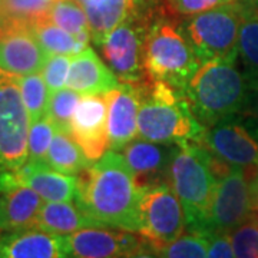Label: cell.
I'll return each mask as SVG.
<instances>
[{"label":"cell","instance_id":"obj_25","mask_svg":"<svg viewBox=\"0 0 258 258\" xmlns=\"http://www.w3.org/2000/svg\"><path fill=\"white\" fill-rule=\"evenodd\" d=\"M47 165L66 175H78L85 168L92 164L85 155L82 148L79 147L71 134L63 131H55V137L49 148L46 157Z\"/></svg>","mask_w":258,"mask_h":258},{"label":"cell","instance_id":"obj_8","mask_svg":"<svg viewBox=\"0 0 258 258\" xmlns=\"http://www.w3.org/2000/svg\"><path fill=\"white\" fill-rule=\"evenodd\" d=\"M29 128L19 76L0 68V175L16 172L28 162Z\"/></svg>","mask_w":258,"mask_h":258},{"label":"cell","instance_id":"obj_16","mask_svg":"<svg viewBox=\"0 0 258 258\" xmlns=\"http://www.w3.org/2000/svg\"><path fill=\"white\" fill-rule=\"evenodd\" d=\"M108 103L109 148L119 151L138 134L139 91L135 85L120 83L116 89L103 95Z\"/></svg>","mask_w":258,"mask_h":258},{"label":"cell","instance_id":"obj_39","mask_svg":"<svg viewBox=\"0 0 258 258\" xmlns=\"http://www.w3.org/2000/svg\"><path fill=\"white\" fill-rule=\"evenodd\" d=\"M5 18V6H3V0H0V20Z\"/></svg>","mask_w":258,"mask_h":258},{"label":"cell","instance_id":"obj_3","mask_svg":"<svg viewBox=\"0 0 258 258\" xmlns=\"http://www.w3.org/2000/svg\"><path fill=\"white\" fill-rule=\"evenodd\" d=\"M139 137L158 144L200 142L205 126L194 116L184 92L165 82L147 78L138 85Z\"/></svg>","mask_w":258,"mask_h":258},{"label":"cell","instance_id":"obj_24","mask_svg":"<svg viewBox=\"0 0 258 258\" xmlns=\"http://www.w3.org/2000/svg\"><path fill=\"white\" fill-rule=\"evenodd\" d=\"M49 13V12H47ZM42 15L37 18L32 19L29 22V26L32 29L33 35L40 43L45 53L49 55H69L74 56L83 49H86L88 45L76 39L74 35L66 32L64 29L59 28L56 23L52 22L49 15Z\"/></svg>","mask_w":258,"mask_h":258},{"label":"cell","instance_id":"obj_19","mask_svg":"<svg viewBox=\"0 0 258 258\" xmlns=\"http://www.w3.org/2000/svg\"><path fill=\"white\" fill-rule=\"evenodd\" d=\"M119 82L113 71L103 63L89 46L72 56L66 82L68 88L82 95H105L116 89Z\"/></svg>","mask_w":258,"mask_h":258},{"label":"cell","instance_id":"obj_30","mask_svg":"<svg viewBox=\"0 0 258 258\" xmlns=\"http://www.w3.org/2000/svg\"><path fill=\"white\" fill-rule=\"evenodd\" d=\"M235 258H258V214L252 212L245 221L230 232Z\"/></svg>","mask_w":258,"mask_h":258},{"label":"cell","instance_id":"obj_41","mask_svg":"<svg viewBox=\"0 0 258 258\" xmlns=\"http://www.w3.org/2000/svg\"><path fill=\"white\" fill-rule=\"evenodd\" d=\"M252 2H257V0H252Z\"/></svg>","mask_w":258,"mask_h":258},{"label":"cell","instance_id":"obj_28","mask_svg":"<svg viewBox=\"0 0 258 258\" xmlns=\"http://www.w3.org/2000/svg\"><path fill=\"white\" fill-rule=\"evenodd\" d=\"M154 249L159 258H207L208 235L197 231H188L178 240Z\"/></svg>","mask_w":258,"mask_h":258},{"label":"cell","instance_id":"obj_26","mask_svg":"<svg viewBox=\"0 0 258 258\" xmlns=\"http://www.w3.org/2000/svg\"><path fill=\"white\" fill-rule=\"evenodd\" d=\"M49 18L81 42L89 45L92 39L86 12L78 0H56L49 9Z\"/></svg>","mask_w":258,"mask_h":258},{"label":"cell","instance_id":"obj_36","mask_svg":"<svg viewBox=\"0 0 258 258\" xmlns=\"http://www.w3.org/2000/svg\"><path fill=\"white\" fill-rule=\"evenodd\" d=\"M207 258H235L230 234H211L208 235Z\"/></svg>","mask_w":258,"mask_h":258},{"label":"cell","instance_id":"obj_17","mask_svg":"<svg viewBox=\"0 0 258 258\" xmlns=\"http://www.w3.org/2000/svg\"><path fill=\"white\" fill-rule=\"evenodd\" d=\"M0 258H71L66 235L36 227L0 234Z\"/></svg>","mask_w":258,"mask_h":258},{"label":"cell","instance_id":"obj_23","mask_svg":"<svg viewBox=\"0 0 258 258\" xmlns=\"http://www.w3.org/2000/svg\"><path fill=\"white\" fill-rule=\"evenodd\" d=\"M237 50L247 82L258 81V3L252 0H242Z\"/></svg>","mask_w":258,"mask_h":258},{"label":"cell","instance_id":"obj_14","mask_svg":"<svg viewBox=\"0 0 258 258\" xmlns=\"http://www.w3.org/2000/svg\"><path fill=\"white\" fill-rule=\"evenodd\" d=\"M66 237L71 258H120L145 242L137 232L108 227H89Z\"/></svg>","mask_w":258,"mask_h":258},{"label":"cell","instance_id":"obj_33","mask_svg":"<svg viewBox=\"0 0 258 258\" xmlns=\"http://www.w3.org/2000/svg\"><path fill=\"white\" fill-rule=\"evenodd\" d=\"M231 2L235 0H165V10L172 18H192Z\"/></svg>","mask_w":258,"mask_h":258},{"label":"cell","instance_id":"obj_12","mask_svg":"<svg viewBox=\"0 0 258 258\" xmlns=\"http://www.w3.org/2000/svg\"><path fill=\"white\" fill-rule=\"evenodd\" d=\"M47 55L33 35L29 22L5 18L0 20V68L18 76L42 72Z\"/></svg>","mask_w":258,"mask_h":258},{"label":"cell","instance_id":"obj_34","mask_svg":"<svg viewBox=\"0 0 258 258\" xmlns=\"http://www.w3.org/2000/svg\"><path fill=\"white\" fill-rule=\"evenodd\" d=\"M3 6H5V16L30 22L37 16L46 15L52 3L39 2V0H3Z\"/></svg>","mask_w":258,"mask_h":258},{"label":"cell","instance_id":"obj_15","mask_svg":"<svg viewBox=\"0 0 258 258\" xmlns=\"http://www.w3.org/2000/svg\"><path fill=\"white\" fill-rule=\"evenodd\" d=\"M43 198L16 181L13 172L0 175V234L36 227Z\"/></svg>","mask_w":258,"mask_h":258},{"label":"cell","instance_id":"obj_38","mask_svg":"<svg viewBox=\"0 0 258 258\" xmlns=\"http://www.w3.org/2000/svg\"><path fill=\"white\" fill-rule=\"evenodd\" d=\"M251 198H252V208L258 214V168L255 169V175L251 181Z\"/></svg>","mask_w":258,"mask_h":258},{"label":"cell","instance_id":"obj_21","mask_svg":"<svg viewBox=\"0 0 258 258\" xmlns=\"http://www.w3.org/2000/svg\"><path fill=\"white\" fill-rule=\"evenodd\" d=\"M89 227L101 225L75 201H45L36 221V228L57 235H71Z\"/></svg>","mask_w":258,"mask_h":258},{"label":"cell","instance_id":"obj_13","mask_svg":"<svg viewBox=\"0 0 258 258\" xmlns=\"http://www.w3.org/2000/svg\"><path fill=\"white\" fill-rule=\"evenodd\" d=\"M71 137L91 161L108 152V103L103 95H83L71 120Z\"/></svg>","mask_w":258,"mask_h":258},{"label":"cell","instance_id":"obj_40","mask_svg":"<svg viewBox=\"0 0 258 258\" xmlns=\"http://www.w3.org/2000/svg\"><path fill=\"white\" fill-rule=\"evenodd\" d=\"M39 2H46V3H53L56 0H39Z\"/></svg>","mask_w":258,"mask_h":258},{"label":"cell","instance_id":"obj_5","mask_svg":"<svg viewBox=\"0 0 258 258\" xmlns=\"http://www.w3.org/2000/svg\"><path fill=\"white\" fill-rule=\"evenodd\" d=\"M165 10V15L154 19L145 42L144 66L149 79L165 82L184 92L203 62L182 26L175 25Z\"/></svg>","mask_w":258,"mask_h":258},{"label":"cell","instance_id":"obj_1","mask_svg":"<svg viewBox=\"0 0 258 258\" xmlns=\"http://www.w3.org/2000/svg\"><path fill=\"white\" fill-rule=\"evenodd\" d=\"M76 200L101 227L139 232L142 188L119 151H108L78 175Z\"/></svg>","mask_w":258,"mask_h":258},{"label":"cell","instance_id":"obj_42","mask_svg":"<svg viewBox=\"0 0 258 258\" xmlns=\"http://www.w3.org/2000/svg\"><path fill=\"white\" fill-rule=\"evenodd\" d=\"M255 3H258V0H257V2H255Z\"/></svg>","mask_w":258,"mask_h":258},{"label":"cell","instance_id":"obj_35","mask_svg":"<svg viewBox=\"0 0 258 258\" xmlns=\"http://www.w3.org/2000/svg\"><path fill=\"white\" fill-rule=\"evenodd\" d=\"M238 118L248 129L249 134L258 141V81L248 82L247 101Z\"/></svg>","mask_w":258,"mask_h":258},{"label":"cell","instance_id":"obj_11","mask_svg":"<svg viewBox=\"0 0 258 258\" xmlns=\"http://www.w3.org/2000/svg\"><path fill=\"white\" fill-rule=\"evenodd\" d=\"M200 144L211 154L218 178L230 168H258V141L238 116L205 128Z\"/></svg>","mask_w":258,"mask_h":258},{"label":"cell","instance_id":"obj_20","mask_svg":"<svg viewBox=\"0 0 258 258\" xmlns=\"http://www.w3.org/2000/svg\"><path fill=\"white\" fill-rule=\"evenodd\" d=\"M16 181L37 192L43 201H75L78 178L66 175L47 165V162L28 161L19 171L13 172Z\"/></svg>","mask_w":258,"mask_h":258},{"label":"cell","instance_id":"obj_7","mask_svg":"<svg viewBox=\"0 0 258 258\" xmlns=\"http://www.w3.org/2000/svg\"><path fill=\"white\" fill-rule=\"evenodd\" d=\"M241 18L242 0H235L195 15L182 25L185 36L203 63L238 53Z\"/></svg>","mask_w":258,"mask_h":258},{"label":"cell","instance_id":"obj_27","mask_svg":"<svg viewBox=\"0 0 258 258\" xmlns=\"http://www.w3.org/2000/svg\"><path fill=\"white\" fill-rule=\"evenodd\" d=\"M19 85L30 123L45 118L47 115L50 92L47 89L43 76L39 72L26 76H19Z\"/></svg>","mask_w":258,"mask_h":258},{"label":"cell","instance_id":"obj_2","mask_svg":"<svg viewBox=\"0 0 258 258\" xmlns=\"http://www.w3.org/2000/svg\"><path fill=\"white\" fill-rule=\"evenodd\" d=\"M248 95V82L238 66V53L200 66L184 89L194 116L205 128L238 116Z\"/></svg>","mask_w":258,"mask_h":258},{"label":"cell","instance_id":"obj_37","mask_svg":"<svg viewBox=\"0 0 258 258\" xmlns=\"http://www.w3.org/2000/svg\"><path fill=\"white\" fill-rule=\"evenodd\" d=\"M120 258H159L158 257V254L155 252V249L152 248L149 244H148L147 241L137 248L135 251H132L131 254L128 255H125V257H120Z\"/></svg>","mask_w":258,"mask_h":258},{"label":"cell","instance_id":"obj_10","mask_svg":"<svg viewBox=\"0 0 258 258\" xmlns=\"http://www.w3.org/2000/svg\"><path fill=\"white\" fill-rule=\"evenodd\" d=\"M254 212L247 169L230 168L220 178L212 197L204 234H230Z\"/></svg>","mask_w":258,"mask_h":258},{"label":"cell","instance_id":"obj_9","mask_svg":"<svg viewBox=\"0 0 258 258\" xmlns=\"http://www.w3.org/2000/svg\"><path fill=\"white\" fill-rule=\"evenodd\" d=\"M186 231V214L168 182L142 188L139 235L154 248L178 240Z\"/></svg>","mask_w":258,"mask_h":258},{"label":"cell","instance_id":"obj_4","mask_svg":"<svg viewBox=\"0 0 258 258\" xmlns=\"http://www.w3.org/2000/svg\"><path fill=\"white\" fill-rule=\"evenodd\" d=\"M166 182L184 205L186 231L203 232L218 182L211 154L194 141L175 145Z\"/></svg>","mask_w":258,"mask_h":258},{"label":"cell","instance_id":"obj_32","mask_svg":"<svg viewBox=\"0 0 258 258\" xmlns=\"http://www.w3.org/2000/svg\"><path fill=\"white\" fill-rule=\"evenodd\" d=\"M72 56L69 55H49L42 69V76L46 82L50 95L63 89L68 82Z\"/></svg>","mask_w":258,"mask_h":258},{"label":"cell","instance_id":"obj_29","mask_svg":"<svg viewBox=\"0 0 258 258\" xmlns=\"http://www.w3.org/2000/svg\"><path fill=\"white\" fill-rule=\"evenodd\" d=\"M79 101L81 93L71 88H63L50 95L47 116L55 125L56 131H63L71 134V120Z\"/></svg>","mask_w":258,"mask_h":258},{"label":"cell","instance_id":"obj_31","mask_svg":"<svg viewBox=\"0 0 258 258\" xmlns=\"http://www.w3.org/2000/svg\"><path fill=\"white\" fill-rule=\"evenodd\" d=\"M55 125L49 116L32 122L29 128L28 139V161L33 162H46L47 152L52 144V139L55 137Z\"/></svg>","mask_w":258,"mask_h":258},{"label":"cell","instance_id":"obj_6","mask_svg":"<svg viewBox=\"0 0 258 258\" xmlns=\"http://www.w3.org/2000/svg\"><path fill=\"white\" fill-rule=\"evenodd\" d=\"M154 19V10L147 9L142 2L128 18L112 29L99 45L102 55L120 83L138 85L148 78L144 53Z\"/></svg>","mask_w":258,"mask_h":258},{"label":"cell","instance_id":"obj_18","mask_svg":"<svg viewBox=\"0 0 258 258\" xmlns=\"http://www.w3.org/2000/svg\"><path fill=\"white\" fill-rule=\"evenodd\" d=\"M174 149L175 145L135 138L122 149V155L135 176L139 188H145L149 185L166 182Z\"/></svg>","mask_w":258,"mask_h":258},{"label":"cell","instance_id":"obj_22","mask_svg":"<svg viewBox=\"0 0 258 258\" xmlns=\"http://www.w3.org/2000/svg\"><path fill=\"white\" fill-rule=\"evenodd\" d=\"M86 12L93 42L101 45L106 35L123 22L142 0H78Z\"/></svg>","mask_w":258,"mask_h":258}]
</instances>
